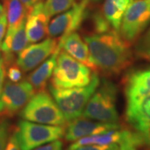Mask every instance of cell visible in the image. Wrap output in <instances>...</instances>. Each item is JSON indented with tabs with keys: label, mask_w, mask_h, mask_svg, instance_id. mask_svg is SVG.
<instances>
[{
	"label": "cell",
	"mask_w": 150,
	"mask_h": 150,
	"mask_svg": "<svg viewBox=\"0 0 150 150\" xmlns=\"http://www.w3.org/2000/svg\"><path fill=\"white\" fill-rule=\"evenodd\" d=\"M116 100V85L110 81L103 80L87 103L83 116L103 123H118Z\"/></svg>",
	"instance_id": "cell-4"
},
{
	"label": "cell",
	"mask_w": 150,
	"mask_h": 150,
	"mask_svg": "<svg viewBox=\"0 0 150 150\" xmlns=\"http://www.w3.org/2000/svg\"><path fill=\"white\" fill-rule=\"evenodd\" d=\"M120 127L118 123H103L79 117L71 120L67 124L65 127L64 138L69 142H75L84 137L105 133Z\"/></svg>",
	"instance_id": "cell-13"
},
{
	"label": "cell",
	"mask_w": 150,
	"mask_h": 150,
	"mask_svg": "<svg viewBox=\"0 0 150 150\" xmlns=\"http://www.w3.org/2000/svg\"><path fill=\"white\" fill-rule=\"evenodd\" d=\"M6 75L10 82L18 83L20 82L23 79V70L16 63H13L7 67Z\"/></svg>",
	"instance_id": "cell-24"
},
{
	"label": "cell",
	"mask_w": 150,
	"mask_h": 150,
	"mask_svg": "<svg viewBox=\"0 0 150 150\" xmlns=\"http://www.w3.org/2000/svg\"><path fill=\"white\" fill-rule=\"evenodd\" d=\"M124 93L127 122L150 149V68L129 74Z\"/></svg>",
	"instance_id": "cell-1"
},
{
	"label": "cell",
	"mask_w": 150,
	"mask_h": 150,
	"mask_svg": "<svg viewBox=\"0 0 150 150\" xmlns=\"http://www.w3.org/2000/svg\"><path fill=\"white\" fill-rule=\"evenodd\" d=\"M20 1H21L22 4L23 5L27 8V9L29 12V10L32 8L33 6L36 5L37 4L40 3V2H42L43 0H20Z\"/></svg>",
	"instance_id": "cell-30"
},
{
	"label": "cell",
	"mask_w": 150,
	"mask_h": 150,
	"mask_svg": "<svg viewBox=\"0 0 150 150\" xmlns=\"http://www.w3.org/2000/svg\"><path fill=\"white\" fill-rule=\"evenodd\" d=\"M32 150H63V142L60 139L39 146Z\"/></svg>",
	"instance_id": "cell-27"
},
{
	"label": "cell",
	"mask_w": 150,
	"mask_h": 150,
	"mask_svg": "<svg viewBox=\"0 0 150 150\" xmlns=\"http://www.w3.org/2000/svg\"><path fill=\"white\" fill-rule=\"evenodd\" d=\"M35 93L28 80L7 82L0 94V120L13 117Z\"/></svg>",
	"instance_id": "cell-9"
},
{
	"label": "cell",
	"mask_w": 150,
	"mask_h": 150,
	"mask_svg": "<svg viewBox=\"0 0 150 150\" xmlns=\"http://www.w3.org/2000/svg\"><path fill=\"white\" fill-rule=\"evenodd\" d=\"M88 4L85 1L74 3L71 8L55 17L48 24V37L60 40L73 32H76L87 16Z\"/></svg>",
	"instance_id": "cell-11"
},
{
	"label": "cell",
	"mask_w": 150,
	"mask_h": 150,
	"mask_svg": "<svg viewBox=\"0 0 150 150\" xmlns=\"http://www.w3.org/2000/svg\"><path fill=\"white\" fill-rule=\"evenodd\" d=\"M5 150H21L19 142L17 136L16 128H13L10 136L8 138V143L5 147Z\"/></svg>",
	"instance_id": "cell-26"
},
{
	"label": "cell",
	"mask_w": 150,
	"mask_h": 150,
	"mask_svg": "<svg viewBox=\"0 0 150 150\" xmlns=\"http://www.w3.org/2000/svg\"><path fill=\"white\" fill-rule=\"evenodd\" d=\"M131 0H105L103 7V14L112 28L119 33V28L125 10Z\"/></svg>",
	"instance_id": "cell-18"
},
{
	"label": "cell",
	"mask_w": 150,
	"mask_h": 150,
	"mask_svg": "<svg viewBox=\"0 0 150 150\" xmlns=\"http://www.w3.org/2000/svg\"><path fill=\"white\" fill-rule=\"evenodd\" d=\"M49 18L43 2L34 5L29 10L26 18L25 28L29 43H38L48 35Z\"/></svg>",
	"instance_id": "cell-15"
},
{
	"label": "cell",
	"mask_w": 150,
	"mask_h": 150,
	"mask_svg": "<svg viewBox=\"0 0 150 150\" xmlns=\"http://www.w3.org/2000/svg\"><path fill=\"white\" fill-rule=\"evenodd\" d=\"M111 145L116 144L120 146L123 149H137L143 144V141L139 134L134 130L123 129L122 127L112 129L102 134H94L77 140L70 145L68 149H75L84 145Z\"/></svg>",
	"instance_id": "cell-10"
},
{
	"label": "cell",
	"mask_w": 150,
	"mask_h": 150,
	"mask_svg": "<svg viewBox=\"0 0 150 150\" xmlns=\"http://www.w3.org/2000/svg\"><path fill=\"white\" fill-rule=\"evenodd\" d=\"M20 117L33 123L64 126L67 120L52 95L46 90L37 92L22 108Z\"/></svg>",
	"instance_id": "cell-6"
},
{
	"label": "cell",
	"mask_w": 150,
	"mask_h": 150,
	"mask_svg": "<svg viewBox=\"0 0 150 150\" xmlns=\"http://www.w3.org/2000/svg\"><path fill=\"white\" fill-rule=\"evenodd\" d=\"M127 150H137V149H127Z\"/></svg>",
	"instance_id": "cell-33"
},
{
	"label": "cell",
	"mask_w": 150,
	"mask_h": 150,
	"mask_svg": "<svg viewBox=\"0 0 150 150\" xmlns=\"http://www.w3.org/2000/svg\"><path fill=\"white\" fill-rule=\"evenodd\" d=\"M99 84L100 79L98 74L94 72L88 85L70 88H56L50 85L49 91L65 119L69 122L83 115L87 103Z\"/></svg>",
	"instance_id": "cell-3"
},
{
	"label": "cell",
	"mask_w": 150,
	"mask_h": 150,
	"mask_svg": "<svg viewBox=\"0 0 150 150\" xmlns=\"http://www.w3.org/2000/svg\"><path fill=\"white\" fill-rule=\"evenodd\" d=\"M134 54L139 59L150 60V28L136 40Z\"/></svg>",
	"instance_id": "cell-20"
},
{
	"label": "cell",
	"mask_w": 150,
	"mask_h": 150,
	"mask_svg": "<svg viewBox=\"0 0 150 150\" xmlns=\"http://www.w3.org/2000/svg\"><path fill=\"white\" fill-rule=\"evenodd\" d=\"M82 1H85L87 3H89V2H98L100 0H82Z\"/></svg>",
	"instance_id": "cell-32"
},
{
	"label": "cell",
	"mask_w": 150,
	"mask_h": 150,
	"mask_svg": "<svg viewBox=\"0 0 150 150\" xmlns=\"http://www.w3.org/2000/svg\"><path fill=\"white\" fill-rule=\"evenodd\" d=\"M150 24V0L131 1L123 14L119 33L132 44Z\"/></svg>",
	"instance_id": "cell-8"
},
{
	"label": "cell",
	"mask_w": 150,
	"mask_h": 150,
	"mask_svg": "<svg viewBox=\"0 0 150 150\" xmlns=\"http://www.w3.org/2000/svg\"><path fill=\"white\" fill-rule=\"evenodd\" d=\"M60 51L58 49L50 58H48L47 60L38 65L37 69L28 75V81L35 92L45 90L48 80L53 74L57 62V57Z\"/></svg>",
	"instance_id": "cell-17"
},
{
	"label": "cell",
	"mask_w": 150,
	"mask_h": 150,
	"mask_svg": "<svg viewBox=\"0 0 150 150\" xmlns=\"http://www.w3.org/2000/svg\"><path fill=\"white\" fill-rule=\"evenodd\" d=\"M6 72H7V67H6L4 60L1 59H0V94H1L3 88H4L3 86H4V83Z\"/></svg>",
	"instance_id": "cell-29"
},
{
	"label": "cell",
	"mask_w": 150,
	"mask_h": 150,
	"mask_svg": "<svg viewBox=\"0 0 150 150\" xmlns=\"http://www.w3.org/2000/svg\"><path fill=\"white\" fill-rule=\"evenodd\" d=\"M4 7L0 4V17H1V15L4 13Z\"/></svg>",
	"instance_id": "cell-31"
},
{
	"label": "cell",
	"mask_w": 150,
	"mask_h": 150,
	"mask_svg": "<svg viewBox=\"0 0 150 150\" xmlns=\"http://www.w3.org/2000/svg\"><path fill=\"white\" fill-rule=\"evenodd\" d=\"M92 25H93V33H106L113 29L110 23L108 22L106 18L103 14V12H97L92 18Z\"/></svg>",
	"instance_id": "cell-22"
},
{
	"label": "cell",
	"mask_w": 150,
	"mask_h": 150,
	"mask_svg": "<svg viewBox=\"0 0 150 150\" xmlns=\"http://www.w3.org/2000/svg\"><path fill=\"white\" fill-rule=\"evenodd\" d=\"M58 39L48 37L42 42L28 45L18 54L16 64L23 72H29L54 54L58 50Z\"/></svg>",
	"instance_id": "cell-12"
},
{
	"label": "cell",
	"mask_w": 150,
	"mask_h": 150,
	"mask_svg": "<svg viewBox=\"0 0 150 150\" xmlns=\"http://www.w3.org/2000/svg\"><path fill=\"white\" fill-rule=\"evenodd\" d=\"M67 150H127L122 149L120 146L116 144L111 145H84V146H80L75 149H68Z\"/></svg>",
	"instance_id": "cell-25"
},
{
	"label": "cell",
	"mask_w": 150,
	"mask_h": 150,
	"mask_svg": "<svg viewBox=\"0 0 150 150\" xmlns=\"http://www.w3.org/2000/svg\"><path fill=\"white\" fill-rule=\"evenodd\" d=\"M92 79L88 67L61 50L58 54L51 86L56 88H70L88 85Z\"/></svg>",
	"instance_id": "cell-5"
},
{
	"label": "cell",
	"mask_w": 150,
	"mask_h": 150,
	"mask_svg": "<svg viewBox=\"0 0 150 150\" xmlns=\"http://www.w3.org/2000/svg\"><path fill=\"white\" fill-rule=\"evenodd\" d=\"M21 150H32L64 137L65 125L55 126L21 120L16 127Z\"/></svg>",
	"instance_id": "cell-7"
},
{
	"label": "cell",
	"mask_w": 150,
	"mask_h": 150,
	"mask_svg": "<svg viewBox=\"0 0 150 150\" xmlns=\"http://www.w3.org/2000/svg\"><path fill=\"white\" fill-rule=\"evenodd\" d=\"M10 123L7 119L0 120V150H5L8 138L13 130Z\"/></svg>",
	"instance_id": "cell-23"
},
{
	"label": "cell",
	"mask_w": 150,
	"mask_h": 150,
	"mask_svg": "<svg viewBox=\"0 0 150 150\" xmlns=\"http://www.w3.org/2000/svg\"><path fill=\"white\" fill-rule=\"evenodd\" d=\"M7 28H8V21H7L5 12H4V13L0 17V46L5 37Z\"/></svg>",
	"instance_id": "cell-28"
},
{
	"label": "cell",
	"mask_w": 150,
	"mask_h": 150,
	"mask_svg": "<svg viewBox=\"0 0 150 150\" xmlns=\"http://www.w3.org/2000/svg\"><path fill=\"white\" fill-rule=\"evenodd\" d=\"M26 20L23 21L16 28L7 30L5 37L1 43L0 49L3 52L2 59L4 60L6 67L14 63V56L28 46L29 41L28 39L26 28Z\"/></svg>",
	"instance_id": "cell-14"
},
{
	"label": "cell",
	"mask_w": 150,
	"mask_h": 150,
	"mask_svg": "<svg viewBox=\"0 0 150 150\" xmlns=\"http://www.w3.org/2000/svg\"><path fill=\"white\" fill-rule=\"evenodd\" d=\"M74 4V0H46L45 8L50 17L69 10Z\"/></svg>",
	"instance_id": "cell-21"
},
{
	"label": "cell",
	"mask_w": 150,
	"mask_h": 150,
	"mask_svg": "<svg viewBox=\"0 0 150 150\" xmlns=\"http://www.w3.org/2000/svg\"><path fill=\"white\" fill-rule=\"evenodd\" d=\"M83 38L97 71L106 76L118 75L132 64L131 44L127 43L118 31L112 29L101 33H92Z\"/></svg>",
	"instance_id": "cell-2"
},
{
	"label": "cell",
	"mask_w": 150,
	"mask_h": 150,
	"mask_svg": "<svg viewBox=\"0 0 150 150\" xmlns=\"http://www.w3.org/2000/svg\"><path fill=\"white\" fill-rule=\"evenodd\" d=\"M4 8L8 21L7 30L16 28L27 18L28 10L20 0H4Z\"/></svg>",
	"instance_id": "cell-19"
},
{
	"label": "cell",
	"mask_w": 150,
	"mask_h": 150,
	"mask_svg": "<svg viewBox=\"0 0 150 150\" xmlns=\"http://www.w3.org/2000/svg\"><path fill=\"white\" fill-rule=\"evenodd\" d=\"M59 50H64L74 59L97 72V68L89 53L88 45L77 32H73L61 38L58 44Z\"/></svg>",
	"instance_id": "cell-16"
}]
</instances>
